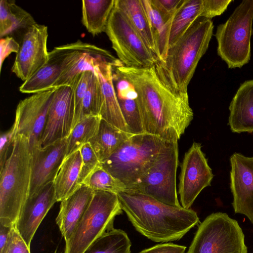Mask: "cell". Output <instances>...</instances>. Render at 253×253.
<instances>
[{
	"label": "cell",
	"instance_id": "14",
	"mask_svg": "<svg viewBox=\"0 0 253 253\" xmlns=\"http://www.w3.org/2000/svg\"><path fill=\"white\" fill-rule=\"evenodd\" d=\"M75 115L73 90L71 86L56 88L47 116L41 139L42 147L67 138L72 129Z\"/></svg>",
	"mask_w": 253,
	"mask_h": 253
},
{
	"label": "cell",
	"instance_id": "20",
	"mask_svg": "<svg viewBox=\"0 0 253 253\" xmlns=\"http://www.w3.org/2000/svg\"><path fill=\"white\" fill-rule=\"evenodd\" d=\"M94 191L82 185L68 198L61 202L60 210L56 219L65 242H67L85 212Z\"/></svg>",
	"mask_w": 253,
	"mask_h": 253
},
{
	"label": "cell",
	"instance_id": "34",
	"mask_svg": "<svg viewBox=\"0 0 253 253\" xmlns=\"http://www.w3.org/2000/svg\"><path fill=\"white\" fill-rule=\"evenodd\" d=\"M93 73L94 71L87 70L80 73L75 78L70 85L73 90L75 103V115L72 129L78 122L82 101Z\"/></svg>",
	"mask_w": 253,
	"mask_h": 253
},
{
	"label": "cell",
	"instance_id": "8",
	"mask_svg": "<svg viewBox=\"0 0 253 253\" xmlns=\"http://www.w3.org/2000/svg\"><path fill=\"white\" fill-rule=\"evenodd\" d=\"M186 253H247V247L238 221L218 212L200 223Z\"/></svg>",
	"mask_w": 253,
	"mask_h": 253
},
{
	"label": "cell",
	"instance_id": "29",
	"mask_svg": "<svg viewBox=\"0 0 253 253\" xmlns=\"http://www.w3.org/2000/svg\"><path fill=\"white\" fill-rule=\"evenodd\" d=\"M203 0H182L172 18L169 41V48L185 33L201 16Z\"/></svg>",
	"mask_w": 253,
	"mask_h": 253
},
{
	"label": "cell",
	"instance_id": "23",
	"mask_svg": "<svg viewBox=\"0 0 253 253\" xmlns=\"http://www.w3.org/2000/svg\"><path fill=\"white\" fill-rule=\"evenodd\" d=\"M82 166L80 150L65 158L53 182L57 202L68 198L82 186L79 183Z\"/></svg>",
	"mask_w": 253,
	"mask_h": 253
},
{
	"label": "cell",
	"instance_id": "4",
	"mask_svg": "<svg viewBox=\"0 0 253 253\" xmlns=\"http://www.w3.org/2000/svg\"><path fill=\"white\" fill-rule=\"evenodd\" d=\"M12 151L0 170V224L12 227L29 197L32 169L29 140L17 134Z\"/></svg>",
	"mask_w": 253,
	"mask_h": 253
},
{
	"label": "cell",
	"instance_id": "44",
	"mask_svg": "<svg viewBox=\"0 0 253 253\" xmlns=\"http://www.w3.org/2000/svg\"></svg>",
	"mask_w": 253,
	"mask_h": 253
},
{
	"label": "cell",
	"instance_id": "42",
	"mask_svg": "<svg viewBox=\"0 0 253 253\" xmlns=\"http://www.w3.org/2000/svg\"><path fill=\"white\" fill-rule=\"evenodd\" d=\"M11 228L0 224V253L5 250Z\"/></svg>",
	"mask_w": 253,
	"mask_h": 253
},
{
	"label": "cell",
	"instance_id": "10",
	"mask_svg": "<svg viewBox=\"0 0 253 253\" xmlns=\"http://www.w3.org/2000/svg\"><path fill=\"white\" fill-rule=\"evenodd\" d=\"M178 141H165L154 164L132 190L164 204L181 207L176 188Z\"/></svg>",
	"mask_w": 253,
	"mask_h": 253
},
{
	"label": "cell",
	"instance_id": "21",
	"mask_svg": "<svg viewBox=\"0 0 253 253\" xmlns=\"http://www.w3.org/2000/svg\"><path fill=\"white\" fill-rule=\"evenodd\" d=\"M229 109L228 125L232 132H253V80L240 85Z\"/></svg>",
	"mask_w": 253,
	"mask_h": 253
},
{
	"label": "cell",
	"instance_id": "25",
	"mask_svg": "<svg viewBox=\"0 0 253 253\" xmlns=\"http://www.w3.org/2000/svg\"><path fill=\"white\" fill-rule=\"evenodd\" d=\"M148 16L157 51L158 61H165L169 49V41L173 17L164 15L151 0H141Z\"/></svg>",
	"mask_w": 253,
	"mask_h": 253
},
{
	"label": "cell",
	"instance_id": "35",
	"mask_svg": "<svg viewBox=\"0 0 253 253\" xmlns=\"http://www.w3.org/2000/svg\"><path fill=\"white\" fill-rule=\"evenodd\" d=\"M82 166L79 176V183L82 185L86 178L98 167L100 166L98 160L90 143L83 145L80 149Z\"/></svg>",
	"mask_w": 253,
	"mask_h": 253
},
{
	"label": "cell",
	"instance_id": "24",
	"mask_svg": "<svg viewBox=\"0 0 253 253\" xmlns=\"http://www.w3.org/2000/svg\"><path fill=\"white\" fill-rule=\"evenodd\" d=\"M132 134L101 119L97 133L89 143L101 163L110 157Z\"/></svg>",
	"mask_w": 253,
	"mask_h": 253
},
{
	"label": "cell",
	"instance_id": "9",
	"mask_svg": "<svg viewBox=\"0 0 253 253\" xmlns=\"http://www.w3.org/2000/svg\"><path fill=\"white\" fill-rule=\"evenodd\" d=\"M105 33L119 60L128 67L146 68L155 65L156 56L146 45L126 14L114 4Z\"/></svg>",
	"mask_w": 253,
	"mask_h": 253
},
{
	"label": "cell",
	"instance_id": "16",
	"mask_svg": "<svg viewBox=\"0 0 253 253\" xmlns=\"http://www.w3.org/2000/svg\"><path fill=\"white\" fill-rule=\"evenodd\" d=\"M230 162L234 212L246 215L253 223V157L235 153L230 157Z\"/></svg>",
	"mask_w": 253,
	"mask_h": 253
},
{
	"label": "cell",
	"instance_id": "5",
	"mask_svg": "<svg viewBox=\"0 0 253 253\" xmlns=\"http://www.w3.org/2000/svg\"><path fill=\"white\" fill-rule=\"evenodd\" d=\"M166 140L143 133L132 134L100 166L132 190L154 164Z\"/></svg>",
	"mask_w": 253,
	"mask_h": 253
},
{
	"label": "cell",
	"instance_id": "22",
	"mask_svg": "<svg viewBox=\"0 0 253 253\" xmlns=\"http://www.w3.org/2000/svg\"><path fill=\"white\" fill-rule=\"evenodd\" d=\"M113 77L119 105L130 132L133 134L145 133L137 95L134 87L115 71L113 73Z\"/></svg>",
	"mask_w": 253,
	"mask_h": 253
},
{
	"label": "cell",
	"instance_id": "17",
	"mask_svg": "<svg viewBox=\"0 0 253 253\" xmlns=\"http://www.w3.org/2000/svg\"><path fill=\"white\" fill-rule=\"evenodd\" d=\"M67 138L31 152L32 169L29 196L37 193L44 186L54 182L66 156Z\"/></svg>",
	"mask_w": 253,
	"mask_h": 253
},
{
	"label": "cell",
	"instance_id": "19",
	"mask_svg": "<svg viewBox=\"0 0 253 253\" xmlns=\"http://www.w3.org/2000/svg\"><path fill=\"white\" fill-rule=\"evenodd\" d=\"M119 60L104 59L94 69L101 91L100 116L101 119L121 130L130 133L122 113L113 82V66Z\"/></svg>",
	"mask_w": 253,
	"mask_h": 253
},
{
	"label": "cell",
	"instance_id": "36",
	"mask_svg": "<svg viewBox=\"0 0 253 253\" xmlns=\"http://www.w3.org/2000/svg\"><path fill=\"white\" fill-rule=\"evenodd\" d=\"M2 253H30V247L13 226L10 231L5 250Z\"/></svg>",
	"mask_w": 253,
	"mask_h": 253
},
{
	"label": "cell",
	"instance_id": "27",
	"mask_svg": "<svg viewBox=\"0 0 253 253\" xmlns=\"http://www.w3.org/2000/svg\"><path fill=\"white\" fill-rule=\"evenodd\" d=\"M157 58V51L149 20L141 0H115Z\"/></svg>",
	"mask_w": 253,
	"mask_h": 253
},
{
	"label": "cell",
	"instance_id": "13",
	"mask_svg": "<svg viewBox=\"0 0 253 253\" xmlns=\"http://www.w3.org/2000/svg\"><path fill=\"white\" fill-rule=\"evenodd\" d=\"M47 27L36 23L24 33L11 71L25 81L39 71L47 62Z\"/></svg>",
	"mask_w": 253,
	"mask_h": 253
},
{
	"label": "cell",
	"instance_id": "32",
	"mask_svg": "<svg viewBox=\"0 0 253 253\" xmlns=\"http://www.w3.org/2000/svg\"><path fill=\"white\" fill-rule=\"evenodd\" d=\"M82 185L94 191L101 190L119 194L126 190V185L120 180L99 166L84 180Z\"/></svg>",
	"mask_w": 253,
	"mask_h": 253
},
{
	"label": "cell",
	"instance_id": "28",
	"mask_svg": "<svg viewBox=\"0 0 253 253\" xmlns=\"http://www.w3.org/2000/svg\"><path fill=\"white\" fill-rule=\"evenodd\" d=\"M37 23L32 15L17 5L15 1L1 0L0 2V36L4 37L14 31H26Z\"/></svg>",
	"mask_w": 253,
	"mask_h": 253
},
{
	"label": "cell",
	"instance_id": "37",
	"mask_svg": "<svg viewBox=\"0 0 253 253\" xmlns=\"http://www.w3.org/2000/svg\"><path fill=\"white\" fill-rule=\"evenodd\" d=\"M232 1V0H203V9L201 16L211 19L213 17L220 15Z\"/></svg>",
	"mask_w": 253,
	"mask_h": 253
},
{
	"label": "cell",
	"instance_id": "26",
	"mask_svg": "<svg viewBox=\"0 0 253 253\" xmlns=\"http://www.w3.org/2000/svg\"><path fill=\"white\" fill-rule=\"evenodd\" d=\"M115 0H82V21L93 36L105 32Z\"/></svg>",
	"mask_w": 253,
	"mask_h": 253
},
{
	"label": "cell",
	"instance_id": "40",
	"mask_svg": "<svg viewBox=\"0 0 253 253\" xmlns=\"http://www.w3.org/2000/svg\"><path fill=\"white\" fill-rule=\"evenodd\" d=\"M19 44L13 38L6 37L1 39L0 42V70L3 62L11 53H17L19 49Z\"/></svg>",
	"mask_w": 253,
	"mask_h": 253
},
{
	"label": "cell",
	"instance_id": "7",
	"mask_svg": "<svg viewBox=\"0 0 253 253\" xmlns=\"http://www.w3.org/2000/svg\"><path fill=\"white\" fill-rule=\"evenodd\" d=\"M253 0H243L215 34L217 54L230 69L241 68L251 57Z\"/></svg>",
	"mask_w": 253,
	"mask_h": 253
},
{
	"label": "cell",
	"instance_id": "39",
	"mask_svg": "<svg viewBox=\"0 0 253 253\" xmlns=\"http://www.w3.org/2000/svg\"><path fill=\"white\" fill-rule=\"evenodd\" d=\"M182 0H151L156 8L164 15L173 17Z\"/></svg>",
	"mask_w": 253,
	"mask_h": 253
},
{
	"label": "cell",
	"instance_id": "38",
	"mask_svg": "<svg viewBox=\"0 0 253 253\" xmlns=\"http://www.w3.org/2000/svg\"><path fill=\"white\" fill-rule=\"evenodd\" d=\"M17 131L14 126L6 132L1 133L0 138V170L3 167L7 158L9 148L12 146Z\"/></svg>",
	"mask_w": 253,
	"mask_h": 253
},
{
	"label": "cell",
	"instance_id": "3",
	"mask_svg": "<svg viewBox=\"0 0 253 253\" xmlns=\"http://www.w3.org/2000/svg\"><path fill=\"white\" fill-rule=\"evenodd\" d=\"M213 27L211 19L198 17L169 48L165 61L155 65L162 79L176 91L188 93V85L208 48Z\"/></svg>",
	"mask_w": 253,
	"mask_h": 253
},
{
	"label": "cell",
	"instance_id": "6",
	"mask_svg": "<svg viewBox=\"0 0 253 253\" xmlns=\"http://www.w3.org/2000/svg\"><path fill=\"white\" fill-rule=\"evenodd\" d=\"M123 212L117 194L94 191L92 198L70 239L64 253H84L97 239L113 229L115 217Z\"/></svg>",
	"mask_w": 253,
	"mask_h": 253
},
{
	"label": "cell",
	"instance_id": "41",
	"mask_svg": "<svg viewBox=\"0 0 253 253\" xmlns=\"http://www.w3.org/2000/svg\"><path fill=\"white\" fill-rule=\"evenodd\" d=\"M186 247L171 243L157 245L139 253H184Z\"/></svg>",
	"mask_w": 253,
	"mask_h": 253
},
{
	"label": "cell",
	"instance_id": "43",
	"mask_svg": "<svg viewBox=\"0 0 253 253\" xmlns=\"http://www.w3.org/2000/svg\"></svg>",
	"mask_w": 253,
	"mask_h": 253
},
{
	"label": "cell",
	"instance_id": "11",
	"mask_svg": "<svg viewBox=\"0 0 253 253\" xmlns=\"http://www.w3.org/2000/svg\"><path fill=\"white\" fill-rule=\"evenodd\" d=\"M56 88L33 93L20 100L17 106L13 125L17 134L29 139L31 152L42 148L41 139Z\"/></svg>",
	"mask_w": 253,
	"mask_h": 253
},
{
	"label": "cell",
	"instance_id": "30",
	"mask_svg": "<svg viewBox=\"0 0 253 253\" xmlns=\"http://www.w3.org/2000/svg\"><path fill=\"white\" fill-rule=\"evenodd\" d=\"M131 246L124 231L113 228L94 241L84 253H130Z\"/></svg>",
	"mask_w": 253,
	"mask_h": 253
},
{
	"label": "cell",
	"instance_id": "31",
	"mask_svg": "<svg viewBox=\"0 0 253 253\" xmlns=\"http://www.w3.org/2000/svg\"><path fill=\"white\" fill-rule=\"evenodd\" d=\"M101 120L100 116H89L76 125L67 138L66 156L89 142L97 133Z\"/></svg>",
	"mask_w": 253,
	"mask_h": 253
},
{
	"label": "cell",
	"instance_id": "15",
	"mask_svg": "<svg viewBox=\"0 0 253 253\" xmlns=\"http://www.w3.org/2000/svg\"><path fill=\"white\" fill-rule=\"evenodd\" d=\"M80 40L55 47L48 53L45 64L20 86L19 91L35 93L53 88L76 53L85 44Z\"/></svg>",
	"mask_w": 253,
	"mask_h": 253
},
{
	"label": "cell",
	"instance_id": "2",
	"mask_svg": "<svg viewBox=\"0 0 253 253\" xmlns=\"http://www.w3.org/2000/svg\"><path fill=\"white\" fill-rule=\"evenodd\" d=\"M118 195L135 229L154 242L179 240L199 222L196 212L191 209L170 206L133 191Z\"/></svg>",
	"mask_w": 253,
	"mask_h": 253
},
{
	"label": "cell",
	"instance_id": "1",
	"mask_svg": "<svg viewBox=\"0 0 253 253\" xmlns=\"http://www.w3.org/2000/svg\"><path fill=\"white\" fill-rule=\"evenodd\" d=\"M113 69L134 87L145 132L166 141H178L193 119L188 93H180L169 85L155 65L137 68L120 62Z\"/></svg>",
	"mask_w": 253,
	"mask_h": 253
},
{
	"label": "cell",
	"instance_id": "18",
	"mask_svg": "<svg viewBox=\"0 0 253 253\" xmlns=\"http://www.w3.org/2000/svg\"><path fill=\"white\" fill-rule=\"evenodd\" d=\"M57 202L53 182L26 200L14 226L29 247L41 223Z\"/></svg>",
	"mask_w": 253,
	"mask_h": 253
},
{
	"label": "cell",
	"instance_id": "12",
	"mask_svg": "<svg viewBox=\"0 0 253 253\" xmlns=\"http://www.w3.org/2000/svg\"><path fill=\"white\" fill-rule=\"evenodd\" d=\"M178 193L181 206L190 209L201 192L210 186L213 177L200 143L194 142L180 165Z\"/></svg>",
	"mask_w": 253,
	"mask_h": 253
},
{
	"label": "cell",
	"instance_id": "33",
	"mask_svg": "<svg viewBox=\"0 0 253 253\" xmlns=\"http://www.w3.org/2000/svg\"><path fill=\"white\" fill-rule=\"evenodd\" d=\"M101 105L100 85L94 72L82 101L77 123L86 117L100 116Z\"/></svg>",
	"mask_w": 253,
	"mask_h": 253
}]
</instances>
